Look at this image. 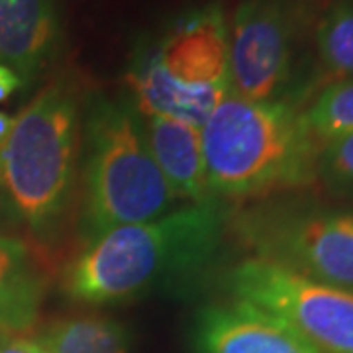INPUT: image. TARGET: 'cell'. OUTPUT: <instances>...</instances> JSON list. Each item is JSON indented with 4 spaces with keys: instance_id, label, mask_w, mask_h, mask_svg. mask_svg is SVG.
<instances>
[{
    "instance_id": "obj_14",
    "label": "cell",
    "mask_w": 353,
    "mask_h": 353,
    "mask_svg": "<svg viewBox=\"0 0 353 353\" xmlns=\"http://www.w3.org/2000/svg\"><path fill=\"white\" fill-rule=\"evenodd\" d=\"M316 46L330 75L336 81H353V4H338L322 18Z\"/></svg>"
},
{
    "instance_id": "obj_18",
    "label": "cell",
    "mask_w": 353,
    "mask_h": 353,
    "mask_svg": "<svg viewBox=\"0 0 353 353\" xmlns=\"http://www.w3.org/2000/svg\"><path fill=\"white\" fill-rule=\"evenodd\" d=\"M20 85H22L20 77L16 75L12 69L0 65V102L6 101Z\"/></svg>"
},
{
    "instance_id": "obj_9",
    "label": "cell",
    "mask_w": 353,
    "mask_h": 353,
    "mask_svg": "<svg viewBox=\"0 0 353 353\" xmlns=\"http://www.w3.org/2000/svg\"><path fill=\"white\" fill-rule=\"evenodd\" d=\"M194 340L199 353H322L279 316L238 299L202 310Z\"/></svg>"
},
{
    "instance_id": "obj_2",
    "label": "cell",
    "mask_w": 353,
    "mask_h": 353,
    "mask_svg": "<svg viewBox=\"0 0 353 353\" xmlns=\"http://www.w3.org/2000/svg\"><path fill=\"white\" fill-rule=\"evenodd\" d=\"M212 196L255 199L310 187L320 141L290 102H253L228 94L202 126Z\"/></svg>"
},
{
    "instance_id": "obj_5",
    "label": "cell",
    "mask_w": 353,
    "mask_h": 353,
    "mask_svg": "<svg viewBox=\"0 0 353 353\" xmlns=\"http://www.w3.org/2000/svg\"><path fill=\"white\" fill-rule=\"evenodd\" d=\"M175 201L132 108L97 102L87 120L85 161L83 220L90 240L112 228L155 220L171 212Z\"/></svg>"
},
{
    "instance_id": "obj_19",
    "label": "cell",
    "mask_w": 353,
    "mask_h": 353,
    "mask_svg": "<svg viewBox=\"0 0 353 353\" xmlns=\"http://www.w3.org/2000/svg\"><path fill=\"white\" fill-rule=\"evenodd\" d=\"M14 126V118L8 114L0 112V145L6 141V138L10 136V130Z\"/></svg>"
},
{
    "instance_id": "obj_13",
    "label": "cell",
    "mask_w": 353,
    "mask_h": 353,
    "mask_svg": "<svg viewBox=\"0 0 353 353\" xmlns=\"http://www.w3.org/2000/svg\"><path fill=\"white\" fill-rule=\"evenodd\" d=\"M41 341L50 353H130L126 330L102 316H77L55 322Z\"/></svg>"
},
{
    "instance_id": "obj_15",
    "label": "cell",
    "mask_w": 353,
    "mask_h": 353,
    "mask_svg": "<svg viewBox=\"0 0 353 353\" xmlns=\"http://www.w3.org/2000/svg\"><path fill=\"white\" fill-rule=\"evenodd\" d=\"M303 118L320 143L353 132V81H334L304 110Z\"/></svg>"
},
{
    "instance_id": "obj_3",
    "label": "cell",
    "mask_w": 353,
    "mask_h": 353,
    "mask_svg": "<svg viewBox=\"0 0 353 353\" xmlns=\"http://www.w3.org/2000/svg\"><path fill=\"white\" fill-rule=\"evenodd\" d=\"M128 85L148 118L165 116L202 130L230 94L222 8L206 4L179 16L161 38L138 51Z\"/></svg>"
},
{
    "instance_id": "obj_8",
    "label": "cell",
    "mask_w": 353,
    "mask_h": 353,
    "mask_svg": "<svg viewBox=\"0 0 353 353\" xmlns=\"http://www.w3.org/2000/svg\"><path fill=\"white\" fill-rule=\"evenodd\" d=\"M257 257L353 290V210H308L248 220Z\"/></svg>"
},
{
    "instance_id": "obj_10",
    "label": "cell",
    "mask_w": 353,
    "mask_h": 353,
    "mask_svg": "<svg viewBox=\"0 0 353 353\" xmlns=\"http://www.w3.org/2000/svg\"><path fill=\"white\" fill-rule=\"evenodd\" d=\"M61 39L55 0H0V65L30 81L48 65Z\"/></svg>"
},
{
    "instance_id": "obj_17",
    "label": "cell",
    "mask_w": 353,
    "mask_h": 353,
    "mask_svg": "<svg viewBox=\"0 0 353 353\" xmlns=\"http://www.w3.org/2000/svg\"><path fill=\"white\" fill-rule=\"evenodd\" d=\"M0 353H50L43 341L36 338H26L20 334H2L0 336Z\"/></svg>"
},
{
    "instance_id": "obj_11",
    "label": "cell",
    "mask_w": 353,
    "mask_h": 353,
    "mask_svg": "<svg viewBox=\"0 0 353 353\" xmlns=\"http://www.w3.org/2000/svg\"><path fill=\"white\" fill-rule=\"evenodd\" d=\"M148 148L176 201L206 204L214 201L199 128L165 116H152L143 128Z\"/></svg>"
},
{
    "instance_id": "obj_16",
    "label": "cell",
    "mask_w": 353,
    "mask_h": 353,
    "mask_svg": "<svg viewBox=\"0 0 353 353\" xmlns=\"http://www.w3.org/2000/svg\"><path fill=\"white\" fill-rule=\"evenodd\" d=\"M318 175L332 185L353 190V132L341 134L320 145Z\"/></svg>"
},
{
    "instance_id": "obj_7",
    "label": "cell",
    "mask_w": 353,
    "mask_h": 353,
    "mask_svg": "<svg viewBox=\"0 0 353 353\" xmlns=\"http://www.w3.org/2000/svg\"><path fill=\"white\" fill-rule=\"evenodd\" d=\"M299 18L289 0H241L228 24L230 94L283 101L292 81Z\"/></svg>"
},
{
    "instance_id": "obj_12",
    "label": "cell",
    "mask_w": 353,
    "mask_h": 353,
    "mask_svg": "<svg viewBox=\"0 0 353 353\" xmlns=\"http://www.w3.org/2000/svg\"><path fill=\"white\" fill-rule=\"evenodd\" d=\"M46 283L24 241L0 236V336L32 328Z\"/></svg>"
},
{
    "instance_id": "obj_4",
    "label": "cell",
    "mask_w": 353,
    "mask_h": 353,
    "mask_svg": "<svg viewBox=\"0 0 353 353\" xmlns=\"http://www.w3.org/2000/svg\"><path fill=\"white\" fill-rule=\"evenodd\" d=\"M79 101L67 83L48 85L14 118L0 145V187L36 232L63 216L75 181Z\"/></svg>"
},
{
    "instance_id": "obj_1",
    "label": "cell",
    "mask_w": 353,
    "mask_h": 353,
    "mask_svg": "<svg viewBox=\"0 0 353 353\" xmlns=\"http://www.w3.org/2000/svg\"><path fill=\"white\" fill-rule=\"evenodd\" d=\"M224 234L214 201L176 208L150 222L112 228L88 241L65 269L63 290L77 303H120L210 261Z\"/></svg>"
},
{
    "instance_id": "obj_6",
    "label": "cell",
    "mask_w": 353,
    "mask_h": 353,
    "mask_svg": "<svg viewBox=\"0 0 353 353\" xmlns=\"http://www.w3.org/2000/svg\"><path fill=\"white\" fill-rule=\"evenodd\" d=\"M234 299L285 320L322 353H353V290L332 287L252 257L228 279Z\"/></svg>"
}]
</instances>
